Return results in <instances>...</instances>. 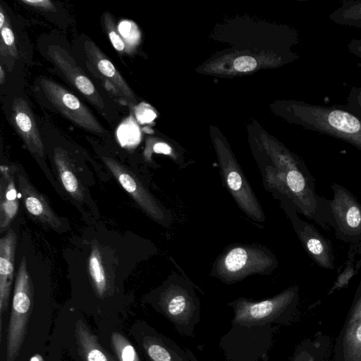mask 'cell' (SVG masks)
Listing matches in <instances>:
<instances>
[{
	"instance_id": "8992f818",
	"label": "cell",
	"mask_w": 361,
	"mask_h": 361,
	"mask_svg": "<svg viewBox=\"0 0 361 361\" xmlns=\"http://www.w3.org/2000/svg\"><path fill=\"white\" fill-rule=\"evenodd\" d=\"M161 310L178 326H185L198 310L194 286L185 274L174 272L163 284L159 294Z\"/></svg>"
},
{
	"instance_id": "5bb4252c",
	"label": "cell",
	"mask_w": 361,
	"mask_h": 361,
	"mask_svg": "<svg viewBox=\"0 0 361 361\" xmlns=\"http://www.w3.org/2000/svg\"><path fill=\"white\" fill-rule=\"evenodd\" d=\"M17 235L9 229L0 239V316L7 310L14 275Z\"/></svg>"
},
{
	"instance_id": "30bf717a",
	"label": "cell",
	"mask_w": 361,
	"mask_h": 361,
	"mask_svg": "<svg viewBox=\"0 0 361 361\" xmlns=\"http://www.w3.org/2000/svg\"><path fill=\"white\" fill-rule=\"evenodd\" d=\"M47 54L55 67L81 94L99 110L104 109L102 96L66 49L59 45H49Z\"/></svg>"
},
{
	"instance_id": "e0dca14e",
	"label": "cell",
	"mask_w": 361,
	"mask_h": 361,
	"mask_svg": "<svg viewBox=\"0 0 361 361\" xmlns=\"http://www.w3.org/2000/svg\"><path fill=\"white\" fill-rule=\"evenodd\" d=\"M75 336L78 350L82 361H115L82 319L75 322Z\"/></svg>"
},
{
	"instance_id": "ffe728a7",
	"label": "cell",
	"mask_w": 361,
	"mask_h": 361,
	"mask_svg": "<svg viewBox=\"0 0 361 361\" xmlns=\"http://www.w3.org/2000/svg\"><path fill=\"white\" fill-rule=\"evenodd\" d=\"M54 161L65 190L75 200L82 201L85 196L83 188L67 152L61 148H56L54 152Z\"/></svg>"
},
{
	"instance_id": "4dcf8cb0",
	"label": "cell",
	"mask_w": 361,
	"mask_h": 361,
	"mask_svg": "<svg viewBox=\"0 0 361 361\" xmlns=\"http://www.w3.org/2000/svg\"><path fill=\"white\" fill-rule=\"evenodd\" d=\"M135 113L137 120L142 123L151 122L156 117L155 113L152 109L143 107L142 104L137 106Z\"/></svg>"
},
{
	"instance_id": "7402d4cb",
	"label": "cell",
	"mask_w": 361,
	"mask_h": 361,
	"mask_svg": "<svg viewBox=\"0 0 361 361\" xmlns=\"http://www.w3.org/2000/svg\"><path fill=\"white\" fill-rule=\"evenodd\" d=\"M89 274L97 295L102 298L107 290V280L99 249L94 246L88 262Z\"/></svg>"
},
{
	"instance_id": "f546056e",
	"label": "cell",
	"mask_w": 361,
	"mask_h": 361,
	"mask_svg": "<svg viewBox=\"0 0 361 361\" xmlns=\"http://www.w3.org/2000/svg\"><path fill=\"white\" fill-rule=\"evenodd\" d=\"M257 66L256 60L250 56H243L234 61V68L241 72L250 71Z\"/></svg>"
},
{
	"instance_id": "e575fe53",
	"label": "cell",
	"mask_w": 361,
	"mask_h": 361,
	"mask_svg": "<svg viewBox=\"0 0 361 361\" xmlns=\"http://www.w3.org/2000/svg\"><path fill=\"white\" fill-rule=\"evenodd\" d=\"M152 151L157 154H164L166 155H170L172 152L171 147L161 142L155 143L152 147Z\"/></svg>"
},
{
	"instance_id": "44dd1931",
	"label": "cell",
	"mask_w": 361,
	"mask_h": 361,
	"mask_svg": "<svg viewBox=\"0 0 361 361\" xmlns=\"http://www.w3.org/2000/svg\"><path fill=\"white\" fill-rule=\"evenodd\" d=\"M329 19L337 25L361 29V0L341 1Z\"/></svg>"
},
{
	"instance_id": "8fae6325",
	"label": "cell",
	"mask_w": 361,
	"mask_h": 361,
	"mask_svg": "<svg viewBox=\"0 0 361 361\" xmlns=\"http://www.w3.org/2000/svg\"><path fill=\"white\" fill-rule=\"evenodd\" d=\"M87 66L90 71L103 82L111 83L122 96L123 100L133 106L136 102L133 90L116 70L113 63L91 39L84 42Z\"/></svg>"
},
{
	"instance_id": "603a6c76",
	"label": "cell",
	"mask_w": 361,
	"mask_h": 361,
	"mask_svg": "<svg viewBox=\"0 0 361 361\" xmlns=\"http://www.w3.org/2000/svg\"><path fill=\"white\" fill-rule=\"evenodd\" d=\"M143 345L152 361H184L157 339L145 338Z\"/></svg>"
},
{
	"instance_id": "d4e9b609",
	"label": "cell",
	"mask_w": 361,
	"mask_h": 361,
	"mask_svg": "<svg viewBox=\"0 0 361 361\" xmlns=\"http://www.w3.org/2000/svg\"><path fill=\"white\" fill-rule=\"evenodd\" d=\"M118 32L126 46L128 54H131L139 44L140 32L137 25L132 20H123L118 25Z\"/></svg>"
},
{
	"instance_id": "9a60e30c",
	"label": "cell",
	"mask_w": 361,
	"mask_h": 361,
	"mask_svg": "<svg viewBox=\"0 0 361 361\" xmlns=\"http://www.w3.org/2000/svg\"><path fill=\"white\" fill-rule=\"evenodd\" d=\"M280 202L285 212L291 219L293 227L305 250L321 266L330 267V255L325 241L310 226L297 218L298 216L293 212L294 211L288 201L281 200Z\"/></svg>"
},
{
	"instance_id": "484cf974",
	"label": "cell",
	"mask_w": 361,
	"mask_h": 361,
	"mask_svg": "<svg viewBox=\"0 0 361 361\" xmlns=\"http://www.w3.org/2000/svg\"><path fill=\"white\" fill-rule=\"evenodd\" d=\"M102 25L114 49L119 53H127L126 44L118 32L114 19L107 11L102 15Z\"/></svg>"
},
{
	"instance_id": "836d02e7",
	"label": "cell",
	"mask_w": 361,
	"mask_h": 361,
	"mask_svg": "<svg viewBox=\"0 0 361 361\" xmlns=\"http://www.w3.org/2000/svg\"><path fill=\"white\" fill-rule=\"evenodd\" d=\"M348 51L361 59V39H352L347 44Z\"/></svg>"
},
{
	"instance_id": "4316f807",
	"label": "cell",
	"mask_w": 361,
	"mask_h": 361,
	"mask_svg": "<svg viewBox=\"0 0 361 361\" xmlns=\"http://www.w3.org/2000/svg\"><path fill=\"white\" fill-rule=\"evenodd\" d=\"M1 29V47L4 46L5 50L13 56H17L15 37L7 19Z\"/></svg>"
},
{
	"instance_id": "277c9868",
	"label": "cell",
	"mask_w": 361,
	"mask_h": 361,
	"mask_svg": "<svg viewBox=\"0 0 361 361\" xmlns=\"http://www.w3.org/2000/svg\"><path fill=\"white\" fill-rule=\"evenodd\" d=\"M298 302V289L290 287L278 295L261 301L241 298L231 302L235 312L233 322L242 326L262 324L269 322L289 324Z\"/></svg>"
},
{
	"instance_id": "ba28073f",
	"label": "cell",
	"mask_w": 361,
	"mask_h": 361,
	"mask_svg": "<svg viewBox=\"0 0 361 361\" xmlns=\"http://www.w3.org/2000/svg\"><path fill=\"white\" fill-rule=\"evenodd\" d=\"M39 82L47 99L67 119L90 133L106 132L92 111L76 96L51 79L42 78Z\"/></svg>"
},
{
	"instance_id": "5b68a950",
	"label": "cell",
	"mask_w": 361,
	"mask_h": 361,
	"mask_svg": "<svg viewBox=\"0 0 361 361\" xmlns=\"http://www.w3.org/2000/svg\"><path fill=\"white\" fill-rule=\"evenodd\" d=\"M33 294L26 259L23 257L18 267L15 280L11 312L8 321L6 361H15L23 344L30 314Z\"/></svg>"
},
{
	"instance_id": "9c48e42d",
	"label": "cell",
	"mask_w": 361,
	"mask_h": 361,
	"mask_svg": "<svg viewBox=\"0 0 361 361\" xmlns=\"http://www.w3.org/2000/svg\"><path fill=\"white\" fill-rule=\"evenodd\" d=\"M327 361H361V288L355 295Z\"/></svg>"
},
{
	"instance_id": "d6986e66",
	"label": "cell",
	"mask_w": 361,
	"mask_h": 361,
	"mask_svg": "<svg viewBox=\"0 0 361 361\" xmlns=\"http://www.w3.org/2000/svg\"><path fill=\"white\" fill-rule=\"evenodd\" d=\"M332 207L343 228L351 232L361 230V209L348 193L343 190L338 191Z\"/></svg>"
},
{
	"instance_id": "3957f363",
	"label": "cell",
	"mask_w": 361,
	"mask_h": 361,
	"mask_svg": "<svg viewBox=\"0 0 361 361\" xmlns=\"http://www.w3.org/2000/svg\"><path fill=\"white\" fill-rule=\"evenodd\" d=\"M296 116L306 128L345 141L361 149V116L341 105L302 103Z\"/></svg>"
},
{
	"instance_id": "2e32d148",
	"label": "cell",
	"mask_w": 361,
	"mask_h": 361,
	"mask_svg": "<svg viewBox=\"0 0 361 361\" xmlns=\"http://www.w3.org/2000/svg\"><path fill=\"white\" fill-rule=\"evenodd\" d=\"M0 231H5L16 216L19 202L13 173L7 166L0 167Z\"/></svg>"
},
{
	"instance_id": "7c38bea8",
	"label": "cell",
	"mask_w": 361,
	"mask_h": 361,
	"mask_svg": "<svg viewBox=\"0 0 361 361\" xmlns=\"http://www.w3.org/2000/svg\"><path fill=\"white\" fill-rule=\"evenodd\" d=\"M11 120L17 133L28 150L42 157L44 147L32 111L26 100L16 97L12 104Z\"/></svg>"
},
{
	"instance_id": "83f0119b",
	"label": "cell",
	"mask_w": 361,
	"mask_h": 361,
	"mask_svg": "<svg viewBox=\"0 0 361 361\" xmlns=\"http://www.w3.org/2000/svg\"><path fill=\"white\" fill-rule=\"evenodd\" d=\"M118 137L121 142L124 145H128V137L130 135L131 144L135 142L137 139L136 134H139L138 128L133 120V116H130V119H128L125 123H122L119 129H118Z\"/></svg>"
},
{
	"instance_id": "6da1fadb",
	"label": "cell",
	"mask_w": 361,
	"mask_h": 361,
	"mask_svg": "<svg viewBox=\"0 0 361 361\" xmlns=\"http://www.w3.org/2000/svg\"><path fill=\"white\" fill-rule=\"evenodd\" d=\"M278 264L276 255L263 245L234 243L216 257L210 275L226 284H233L251 275H269Z\"/></svg>"
},
{
	"instance_id": "ac0fdd59",
	"label": "cell",
	"mask_w": 361,
	"mask_h": 361,
	"mask_svg": "<svg viewBox=\"0 0 361 361\" xmlns=\"http://www.w3.org/2000/svg\"><path fill=\"white\" fill-rule=\"evenodd\" d=\"M331 347V338L317 331L298 345L290 361H327Z\"/></svg>"
},
{
	"instance_id": "cb8c5ba5",
	"label": "cell",
	"mask_w": 361,
	"mask_h": 361,
	"mask_svg": "<svg viewBox=\"0 0 361 361\" xmlns=\"http://www.w3.org/2000/svg\"><path fill=\"white\" fill-rule=\"evenodd\" d=\"M111 342L118 361H140L135 349L121 334L113 332Z\"/></svg>"
},
{
	"instance_id": "d6a6232c",
	"label": "cell",
	"mask_w": 361,
	"mask_h": 361,
	"mask_svg": "<svg viewBox=\"0 0 361 361\" xmlns=\"http://www.w3.org/2000/svg\"><path fill=\"white\" fill-rule=\"evenodd\" d=\"M353 274V272L351 271H347L345 273H343V274H342L340 277L338 278V280L336 281L334 286L330 290L329 294L332 293L334 290L337 289L344 287L348 283Z\"/></svg>"
},
{
	"instance_id": "1f68e13d",
	"label": "cell",
	"mask_w": 361,
	"mask_h": 361,
	"mask_svg": "<svg viewBox=\"0 0 361 361\" xmlns=\"http://www.w3.org/2000/svg\"><path fill=\"white\" fill-rule=\"evenodd\" d=\"M22 2L41 10L51 11L55 9L52 1L49 0H23Z\"/></svg>"
},
{
	"instance_id": "7a4b0ae2",
	"label": "cell",
	"mask_w": 361,
	"mask_h": 361,
	"mask_svg": "<svg viewBox=\"0 0 361 361\" xmlns=\"http://www.w3.org/2000/svg\"><path fill=\"white\" fill-rule=\"evenodd\" d=\"M264 188L276 199L293 204L306 215L315 207L313 194L301 169L290 157L281 155L259 167Z\"/></svg>"
},
{
	"instance_id": "f1b7e54d",
	"label": "cell",
	"mask_w": 361,
	"mask_h": 361,
	"mask_svg": "<svg viewBox=\"0 0 361 361\" xmlns=\"http://www.w3.org/2000/svg\"><path fill=\"white\" fill-rule=\"evenodd\" d=\"M345 106L350 111L361 116V87H354L350 89L347 97V104Z\"/></svg>"
},
{
	"instance_id": "d590c367",
	"label": "cell",
	"mask_w": 361,
	"mask_h": 361,
	"mask_svg": "<svg viewBox=\"0 0 361 361\" xmlns=\"http://www.w3.org/2000/svg\"><path fill=\"white\" fill-rule=\"evenodd\" d=\"M0 70H1V77H0L1 83H3V81H4V71H3V69H2L1 66L0 67Z\"/></svg>"
},
{
	"instance_id": "4fadbf2b",
	"label": "cell",
	"mask_w": 361,
	"mask_h": 361,
	"mask_svg": "<svg viewBox=\"0 0 361 361\" xmlns=\"http://www.w3.org/2000/svg\"><path fill=\"white\" fill-rule=\"evenodd\" d=\"M18 188L27 213L54 229H59L63 221L54 212L43 195L22 174L18 176Z\"/></svg>"
},
{
	"instance_id": "52a82bcc",
	"label": "cell",
	"mask_w": 361,
	"mask_h": 361,
	"mask_svg": "<svg viewBox=\"0 0 361 361\" xmlns=\"http://www.w3.org/2000/svg\"><path fill=\"white\" fill-rule=\"evenodd\" d=\"M102 160L123 188L149 217L164 227L171 224V212L154 197L131 170L114 159L102 157Z\"/></svg>"
}]
</instances>
